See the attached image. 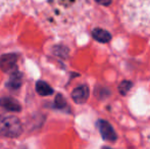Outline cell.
<instances>
[{"label": "cell", "instance_id": "6da1fadb", "mask_svg": "<svg viewBox=\"0 0 150 149\" xmlns=\"http://www.w3.org/2000/svg\"><path fill=\"white\" fill-rule=\"evenodd\" d=\"M49 2L51 3V18H57L53 23L54 26L62 29L79 28L78 26L85 25L92 8L89 0H53Z\"/></svg>", "mask_w": 150, "mask_h": 149}, {"label": "cell", "instance_id": "7a4b0ae2", "mask_svg": "<svg viewBox=\"0 0 150 149\" xmlns=\"http://www.w3.org/2000/svg\"><path fill=\"white\" fill-rule=\"evenodd\" d=\"M120 18L130 32L150 35V0H122Z\"/></svg>", "mask_w": 150, "mask_h": 149}, {"label": "cell", "instance_id": "3957f363", "mask_svg": "<svg viewBox=\"0 0 150 149\" xmlns=\"http://www.w3.org/2000/svg\"><path fill=\"white\" fill-rule=\"evenodd\" d=\"M23 133V126L20 119L11 114L0 115V136L16 138Z\"/></svg>", "mask_w": 150, "mask_h": 149}, {"label": "cell", "instance_id": "277c9868", "mask_svg": "<svg viewBox=\"0 0 150 149\" xmlns=\"http://www.w3.org/2000/svg\"><path fill=\"white\" fill-rule=\"evenodd\" d=\"M18 56L13 53L5 54L0 57V68L3 72H10L14 68Z\"/></svg>", "mask_w": 150, "mask_h": 149}, {"label": "cell", "instance_id": "5b68a950", "mask_svg": "<svg viewBox=\"0 0 150 149\" xmlns=\"http://www.w3.org/2000/svg\"><path fill=\"white\" fill-rule=\"evenodd\" d=\"M22 0H0V18L11 13Z\"/></svg>", "mask_w": 150, "mask_h": 149}, {"label": "cell", "instance_id": "8992f818", "mask_svg": "<svg viewBox=\"0 0 150 149\" xmlns=\"http://www.w3.org/2000/svg\"><path fill=\"white\" fill-rule=\"evenodd\" d=\"M71 97L76 103H84L89 97V89L85 85L80 86L73 91Z\"/></svg>", "mask_w": 150, "mask_h": 149}, {"label": "cell", "instance_id": "52a82bcc", "mask_svg": "<svg viewBox=\"0 0 150 149\" xmlns=\"http://www.w3.org/2000/svg\"><path fill=\"white\" fill-rule=\"evenodd\" d=\"M99 129H100L101 135L104 139L108 140V141H115L117 139V135L115 133V130L112 129L110 125L107 121H100L99 123Z\"/></svg>", "mask_w": 150, "mask_h": 149}, {"label": "cell", "instance_id": "ba28073f", "mask_svg": "<svg viewBox=\"0 0 150 149\" xmlns=\"http://www.w3.org/2000/svg\"><path fill=\"white\" fill-rule=\"evenodd\" d=\"M0 107L3 109L9 110V112H21V109H22L20 102L10 97L1 98L0 99Z\"/></svg>", "mask_w": 150, "mask_h": 149}, {"label": "cell", "instance_id": "9c48e42d", "mask_svg": "<svg viewBox=\"0 0 150 149\" xmlns=\"http://www.w3.org/2000/svg\"><path fill=\"white\" fill-rule=\"evenodd\" d=\"M22 82H23V76L21 73L16 72L10 76L9 80L6 83V87L10 90H16L22 86Z\"/></svg>", "mask_w": 150, "mask_h": 149}, {"label": "cell", "instance_id": "30bf717a", "mask_svg": "<svg viewBox=\"0 0 150 149\" xmlns=\"http://www.w3.org/2000/svg\"><path fill=\"white\" fill-rule=\"evenodd\" d=\"M36 91L41 96H48L53 94V89L46 82L43 81L37 82V84H36Z\"/></svg>", "mask_w": 150, "mask_h": 149}, {"label": "cell", "instance_id": "8fae6325", "mask_svg": "<svg viewBox=\"0 0 150 149\" xmlns=\"http://www.w3.org/2000/svg\"><path fill=\"white\" fill-rule=\"evenodd\" d=\"M92 35L97 41L101 42V43H106L110 40V34L102 29H94Z\"/></svg>", "mask_w": 150, "mask_h": 149}, {"label": "cell", "instance_id": "7c38bea8", "mask_svg": "<svg viewBox=\"0 0 150 149\" xmlns=\"http://www.w3.org/2000/svg\"><path fill=\"white\" fill-rule=\"evenodd\" d=\"M132 87V84H131V82H122V84L120 85V87H119V89H120V93L122 94H126L127 92L129 91V89Z\"/></svg>", "mask_w": 150, "mask_h": 149}, {"label": "cell", "instance_id": "4fadbf2b", "mask_svg": "<svg viewBox=\"0 0 150 149\" xmlns=\"http://www.w3.org/2000/svg\"><path fill=\"white\" fill-rule=\"evenodd\" d=\"M55 106L57 108H62L65 106V100H64V98L60 95V94H58L55 98Z\"/></svg>", "mask_w": 150, "mask_h": 149}, {"label": "cell", "instance_id": "5bb4252c", "mask_svg": "<svg viewBox=\"0 0 150 149\" xmlns=\"http://www.w3.org/2000/svg\"><path fill=\"white\" fill-rule=\"evenodd\" d=\"M143 137H144L146 145L148 146V147H150V127H148L144 132H143Z\"/></svg>", "mask_w": 150, "mask_h": 149}, {"label": "cell", "instance_id": "9a60e30c", "mask_svg": "<svg viewBox=\"0 0 150 149\" xmlns=\"http://www.w3.org/2000/svg\"><path fill=\"white\" fill-rule=\"evenodd\" d=\"M98 3L100 4H104V5H108L109 3L111 2V0H96Z\"/></svg>", "mask_w": 150, "mask_h": 149}]
</instances>
